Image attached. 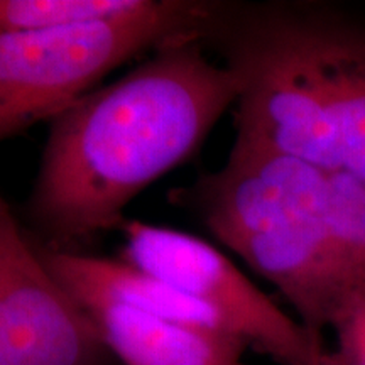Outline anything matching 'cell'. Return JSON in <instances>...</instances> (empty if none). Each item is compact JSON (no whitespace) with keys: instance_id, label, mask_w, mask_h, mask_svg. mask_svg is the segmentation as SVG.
I'll return each instance as SVG.
<instances>
[{"instance_id":"7a4b0ae2","label":"cell","mask_w":365,"mask_h":365,"mask_svg":"<svg viewBox=\"0 0 365 365\" xmlns=\"http://www.w3.org/2000/svg\"><path fill=\"white\" fill-rule=\"evenodd\" d=\"M208 43L239 80V117L272 149L365 180V24L333 9L222 4Z\"/></svg>"},{"instance_id":"30bf717a","label":"cell","mask_w":365,"mask_h":365,"mask_svg":"<svg viewBox=\"0 0 365 365\" xmlns=\"http://www.w3.org/2000/svg\"><path fill=\"white\" fill-rule=\"evenodd\" d=\"M335 346L323 365H365V281L350 296L333 322Z\"/></svg>"},{"instance_id":"52a82bcc","label":"cell","mask_w":365,"mask_h":365,"mask_svg":"<svg viewBox=\"0 0 365 365\" xmlns=\"http://www.w3.org/2000/svg\"><path fill=\"white\" fill-rule=\"evenodd\" d=\"M78 304L124 365H244L250 350L228 331L182 325L112 301Z\"/></svg>"},{"instance_id":"3957f363","label":"cell","mask_w":365,"mask_h":365,"mask_svg":"<svg viewBox=\"0 0 365 365\" xmlns=\"http://www.w3.org/2000/svg\"><path fill=\"white\" fill-rule=\"evenodd\" d=\"M323 181L313 164L235 139L220 170L173 195L279 291L319 346L364 282L333 242Z\"/></svg>"},{"instance_id":"5b68a950","label":"cell","mask_w":365,"mask_h":365,"mask_svg":"<svg viewBox=\"0 0 365 365\" xmlns=\"http://www.w3.org/2000/svg\"><path fill=\"white\" fill-rule=\"evenodd\" d=\"M122 230V261L212 309L249 349L277 365H323L328 349L207 240L137 220Z\"/></svg>"},{"instance_id":"9c48e42d","label":"cell","mask_w":365,"mask_h":365,"mask_svg":"<svg viewBox=\"0 0 365 365\" xmlns=\"http://www.w3.org/2000/svg\"><path fill=\"white\" fill-rule=\"evenodd\" d=\"M323 205L341 259L365 281V180L345 171L325 173Z\"/></svg>"},{"instance_id":"8992f818","label":"cell","mask_w":365,"mask_h":365,"mask_svg":"<svg viewBox=\"0 0 365 365\" xmlns=\"http://www.w3.org/2000/svg\"><path fill=\"white\" fill-rule=\"evenodd\" d=\"M110 359L97 327L0 196V365H108Z\"/></svg>"},{"instance_id":"6da1fadb","label":"cell","mask_w":365,"mask_h":365,"mask_svg":"<svg viewBox=\"0 0 365 365\" xmlns=\"http://www.w3.org/2000/svg\"><path fill=\"white\" fill-rule=\"evenodd\" d=\"M239 97V80L196 34L153 51L51 120L27 215L44 247L124 225V210L195 153Z\"/></svg>"},{"instance_id":"ba28073f","label":"cell","mask_w":365,"mask_h":365,"mask_svg":"<svg viewBox=\"0 0 365 365\" xmlns=\"http://www.w3.org/2000/svg\"><path fill=\"white\" fill-rule=\"evenodd\" d=\"M150 0H0V31H41L122 19Z\"/></svg>"},{"instance_id":"277c9868","label":"cell","mask_w":365,"mask_h":365,"mask_svg":"<svg viewBox=\"0 0 365 365\" xmlns=\"http://www.w3.org/2000/svg\"><path fill=\"white\" fill-rule=\"evenodd\" d=\"M210 2L150 0L122 19L41 31H0V144L58 113L148 49L202 31Z\"/></svg>"}]
</instances>
